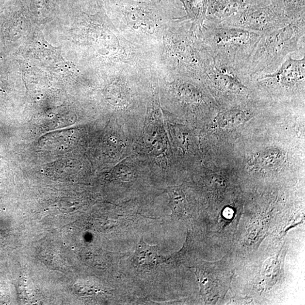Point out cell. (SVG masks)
<instances>
[{"mask_svg":"<svg viewBox=\"0 0 305 305\" xmlns=\"http://www.w3.org/2000/svg\"><path fill=\"white\" fill-rule=\"evenodd\" d=\"M252 80L261 86L292 93L304 90L305 80V58H287L276 70L272 73L256 75Z\"/></svg>","mask_w":305,"mask_h":305,"instance_id":"obj_4","label":"cell"},{"mask_svg":"<svg viewBox=\"0 0 305 305\" xmlns=\"http://www.w3.org/2000/svg\"><path fill=\"white\" fill-rule=\"evenodd\" d=\"M291 21L272 0H266L248 7L219 25L264 33Z\"/></svg>","mask_w":305,"mask_h":305,"instance_id":"obj_3","label":"cell"},{"mask_svg":"<svg viewBox=\"0 0 305 305\" xmlns=\"http://www.w3.org/2000/svg\"><path fill=\"white\" fill-rule=\"evenodd\" d=\"M262 33L212 24L208 30L209 54L225 66L245 71Z\"/></svg>","mask_w":305,"mask_h":305,"instance_id":"obj_2","label":"cell"},{"mask_svg":"<svg viewBox=\"0 0 305 305\" xmlns=\"http://www.w3.org/2000/svg\"><path fill=\"white\" fill-rule=\"evenodd\" d=\"M246 117V112L239 108L231 109L222 112L218 115L219 124L222 128H230L241 124Z\"/></svg>","mask_w":305,"mask_h":305,"instance_id":"obj_8","label":"cell"},{"mask_svg":"<svg viewBox=\"0 0 305 305\" xmlns=\"http://www.w3.org/2000/svg\"><path fill=\"white\" fill-rule=\"evenodd\" d=\"M170 207L173 212L176 215L183 213L184 207V199L180 195L177 194L176 191H171Z\"/></svg>","mask_w":305,"mask_h":305,"instance_id":"obj_11","label":"cell"},{"mask_svg":"<svg viewBox=\"0 0 305 305\" xmlns=\"http://www.w3.org/2000/svg\"><path fill=\"white\" fill-rule=\"evenodd\" d=\"M133 260L136 266L143 268L157 265L160 261L158 246L147 244L142 238L137 246Z\"/></svg>","mask_w":305,"mask_h":305,"instance_id":"obj_6","label":"cell"},{"mask_svg":"<svg viewBox=\"0 0 305 305\" xmlns=\"http://www.w3.org/2000/svg\"><path fill=\"white\" fill-rule=\"evenodd\" d=\"M278 260L276 257H273L267 260L264 265L263 276L267 286H271L273 280H275L278 274Z\"/></svg>","mask_w":305,"mask_h":305,"instance_id":"obj_10","label":"cell"},{"mask_svg":"<svg viewBox=\"0 0 305 305\" xmlns=\"http://www.w3.org/2000/svg\"><path fill=\"white\" fill-rule=\"evenodd\" d=\"M305 17L262 33L248 64L249 76L272 73L276 70L290 53L299 50V43L305 39Z\"/></svg>","mask_w":305,"mask_h":305,"instance_id":"obj_1","label":"cell"},{"mask_svg":"<svg viewBox=\"0 0 305 305\" xmlns=\"http://www.w3.org/2000/svg\"><path fill=\"white\" fill-rule=\"evenodd\" d=\"M190 18L198 23L203 22L207 10V0H183Z\"/></svg>","mask_w":305,"mask_h":305,"instance_id":"obj_9","label":"cell"},{"mask_svg":"<svg viewBox=\"0 0 305 305\" xmlns=\"http://www.w3.org/2000/svg\"><path fill=\"white\" fill-rule=\"evenodd\" d=\"M291 20L305 17V0H272Z\"/></svg>","mask_w":305,"mask_h":305,"instance_id":"obj_7","label":"cell"},{"mask_svg":"<svg viewBox=\"0 0 305 305\" xmlns=\"http://www.w3.org/2000/svg\"><path fill=\"white\" fill-rule=\"evenodd\" d=\"M285 154L279 149H270L259 152L252 161V167L263 172L279 169L285 162Z\"/></svg>","mask_w":305,"mask_h":305,"instance_id":"obj_5","label":"cell"}]
</instances>
